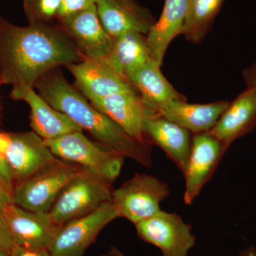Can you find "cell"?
I'll use <instances>...</instances> for the list:
<instances>
[{"label": "cell", "mask_w": 256, "mask_h": 256, "mask_svg": "<svg viewBox=\"0 0 256 256\" xmlns=\"http://www.w3.org/2000/svg\"><path fill=\"white\" fill-rule=\"evenodd\" d=\"M109 255L111 256H124L118 249L116 248L112 247ZM240 256H256V248L250 246L246 248L245 250H242L240 252Z\"/></svg>", "instance_id": "f546056e"}, {"label": "cell", "mask_w": 256, "mask_h": 256, "mask_svg": "<svg viewBox=\"0 0 256 256\" xmlns=\"http://www.w3.org/2000/svg\"><path fill=\"white\" fill-rule=\"evenodd\" d=\"M143 129L148 142L162 148L184 172L191 154V132L158 114L146 118Z\"/></svg>", "instance_id": "e0dca14e"}, {"label": "cell", "mask_w": 256, "mask_h": 256, "mask_svg": "<svg viewBox=\"0 0 256 256\" xmlns=\"http://www.w3.org/2000/svg\"><path fill=\"white\" fill-rule=\"evenodd\" d=\"M82 169L78 165L58 159L15 184L12 203L35 213L47 214L67 184Z\"/></svg>", "instance_id": "5b68a950"}, {"label": "cell", "mask_w": 256, "mask_h": 256, "mask_svg": "<svg viewBox=\"0 0 256 256\" xmlns=\"http://www.w3.org/2000/svg\"><path fill=\"white\" fill-rule=\"evenodd\" d=\"M112 193L110 184L82 168L60 192L47 216L60 227L111 201Z\"/></svg>", "instance_id": "277c9868"}, {"label": "cell", "mask_w": 256, "mask_h": 256, "mask_svg": "<svg viewBox=\"0 0 256 256\" xmlns=\"http://www.w3.org/2000/svg\"><path fill=\"white\" fill-rule=\"evenodd\" d=\"M64 67L75 78L76 88L88 100L136 90L128 79L111 68L104 58L82 56L80 62Z\"/></svg>", "instance_id": "8fae6325"}, {"label": "cell", "mask_w": 256, "mask_h": 256, "mask_svg": "<svg viewBox=\"0 0 256 256\" xmlns=\"http://www.w3.org/2000/svg\"><path fill=\"white\" fill-rule=\"evenodd\" d=\"M89 101L131 137L139 142L149 144L144 136L143 126L148 116L156 114L146 108L137 90L119 92Z\"/></svg>", "instance_id": "2e32d148"}, {"label": "cell", "mask_w": 256, "mask_h": 256, "mask_svg": "<svg viewBox=\"0 0 256 256\" xmlns=\"http://www.w3.org/2000/svg\"><path fill=\"white\" fill-rule=\"evenodd\" d=\"M10 96L13 100H23L30 106V126L34 132L44 140L56 139L69 133L82 131L68 116L54 108L35 92L34 88L12 87Z\"/></svg>", "instance_id": "5bb4252c"}, {"label": "cell", "mask_w": 256, "mask_h": 256, "mask_svg": "<svg viewBox=\"0 0 256 256\" xmlns=\"http://www.w3.org/2000/svg\"><path fill=\"white\" fill-rule=\"evenodd\" d=\"M188 13V0H164L162 12L146 34L152 60L160 66L175 37L182 34Z\"/></svg>", "instance_id": "ffe728a7"}, {"label": "cell", "mask_w": 256, "mask_h": 256, "mask_svg": "<svg viewBox=\"0 0 256 256\" xmlns=\"http://www.w3.org/2000/svg\"><path fill=\"white\" fill-rule=\"evenodd\" d=\"M160 67L151 60L128 79L146 108L158 114L172 101L186 100L166 80Z\"/></svg>", "instance_id": "d6986e66"}, {"label": "cell", "mask_w": 256, "mask_h": 256, "mask_svg": "<svg viewBox=\"0 0 256 256\" xmlns=\"http://www.w3.org/2000/svg\"><path fill=\"white\" fill-rule=\"evenodd\" d=\"M12 203L11 194L0 183V207L4 208Z\"/></svg>", "instance_id": "4dcf8cb0"}, {"label": "cell", "mask_w": 256, "mask_h": 256, "mask_svg": "<svg viewBox=\"0 0 256 256\" xmlns=\"http://www.w3.org/2000/svg\"><path fill=\"white\" fill-rule=\"evenodd\" d=\"M6 226L14 245L34 249H48L60 227L46 214L24 210L11 203L3 208Z\"/></svg>", "instance_id": "4fadbf2b"}, {"label": "cell", "mask_w": 256, "mask_h": 256, "mask_svg": "<svg viewBox=\"0 0 256 256\" xmlns=\"http://www.w3.org/2000/svg\"><path fill=\"white\" fill-rule=\"evenodd\" d=\"M82 60L58 24L18 26L0 18V85L34 88L47 72Z\"/></svg>", "instance_id": "6da1fadb"}, {"label": "cell", "mask_w": 256, "mask_h": 256, "mask_svg": "<svg viewBox=\"0 0 256 256\" xmlns=\"http://www.w3.org/2000/svg\"><path fill=\"white\" fill-rule=\"evenodd\" d=\"M58 159L44 140L34 131L10 133L5 160L14 176L15 184L30 178Z\"/></svg>", "instance_id": "7c38bea8"}, {"label": "cell", "mask_w": 256, "mask_h": 256, "mask_svg": "<svg viewBox=\"0 0 256 256\" xmlns=\"http://www.w3.org/2000/svg\"><path fill=\"white\" fill-rule=\"evenodd\" d=\"M82 56L102 60L110 52L112 38L102 26L96 5L57 20Z\"/></svg>", "instance_id": "9c48e42d"}, {"label": "cell", "mask_w": 256, "mask_h": 256, "mask_svg": "<svg viewBox=\"0 0 256 256\" xmlns=\"http://www.w3.org/2000/svg\"><path fill=\"white\" fill-rule=\"evenodd\" d=\"M256 128V92L246 88L235 100L229 102L210 134L229 148L238 138Z\"/></svg>", "instance_id": "ac0fdd59"}, {"label": "cell", "mask_w": 256, "mask_h": 256, "mask_svg": "<svg viewBox=\"0 0 256 256\" xmlns=\"http://www.w3.org/2000/svg\"><path fill=\"white\" fill-rule=\"evenodd\" d=\"M28 24H48L57 20L62 0H22Z\"/></svg>", "instance_id": "cb8c5ba5"}, {"label": "cell", "mask_w": 256, "mask_h": 256, "mask_svg": "<svg viewBox=\"0 0 256 256\" xmlns=\"http://www.w3.org/2000/svg\"><path fill=\"white\" fill-rule=\"evenodd\" d=\"M11 256H52L48 249H34L14 245L10 250Z\"/></svg>", "instance_id": "83f0119b"}, {"label": "cell", "mask_w": 256, "mask_h": 256, "mask_svg": "<svg viewBox=\"0 0 256 256\" xmlns=\"http://www.w3.org/2000/svg\"><path fill=\"white\" fill-rule=\"evenodd\" d=\"M35 88L54 108L68 116L102 146L151 168V144L131 137L119 124L96 108L76 88L67 82L60 67L42 76Z\"/></svg>", "instance_id": "7a4b0ae2"}, {"label": "cell", "mask_w": 256, "mask_h": 256, "mask_svg": "<svg viewBox=\"0 0 256 256\" xmlns=\"http://www.w3.org/2000/svg\"><path fill=\"white\" fill-rule=\"evenodd\" d=\"M96 8L102 26L112 38L129 32L146 36L156 21L137 0H98Z\"/></svg>", "instance_id": "9a60e30c"}, {"label": "cell", "mask_w": 256, "mask_h": 256, "mask_svg": "<svg viewBox=\"0 0 256 256\" xmlns=\"http://www.w3.org/2000/svg\"><path fill=\"white\" fill-rule=\"evenodd\" d=\"M242 75L246 88L252 89L256 92V62L244 69Z\"/></svg>", "instance_id": "f1b7e54d"}, {"label": "cell", "mask_w": 256, "mask_h": 256, "mask_svg": "<svg viewBox=\"0 0 256 256\" xmlns=\"http://www.w3.org/2000/svg\"><path fill=\"white\" fill-rule=\"evenodd\" d=\"M14 244L10 235L6 220H5L3 208L0 207V248L10 252Z\"/></svg>", "instance_id": "4316f807"}, {"label": "cell", "mask_w": 256, "mask_h": 256, "mask_svg": "<svg viewBox=\"0 0 256 256\" xmlns=\"http://www.w3.org/2000/svg\"><path fill=\"white\" fill-rule=\"evenodd\" d=\"M228 104V101L222 100L207 104H192L186 100H175L158 114L190 132L198 134L208 132L214 127Z\"/></svg>", "instance_id": "44dd1931"}, {"label": "cell", "mask_w": 256, "mask_h": 256, "mask_svg": "<svg viewBox=\"0 0 256 256\" xmlns=\"http://www.w3.org/2000/svg\"><path fill=\"white\" fill-rule=\"evenodd\" d=\"M44 141L57 158L82 166L109 184L120 174L126 158L100 143L92 142L82 131Z\"/></svg>", "instance_id": "3957f363"}, {"label": "cell", "mask_w": 256, "mask_h": 256, "mask_svg": "<svg viewBox=\"0 0 256 256\" xmlns=\"http://www.w3.org/2000/svg\"><path fill=\"white\" fill-rule=\"evenodd\" d=\"M169 195L166 183L151 175L136 174L112 191L111 201L118 217L136 224L161 210L160 204Z\"/></svg>", "instance_id": "8992f818"}, {"label": "cell", "mask_w": 256, "mask_h": 256, "mask_svg": "<svg viewBox=\"0 0 256 256\" xmlns=\"http://www.w3.org/2000/svg\"><path fill=\"white\" fill-rule=\"evenodd\" d=\"M118 218L112 201L58 228L48 247L52 256H82L106 225Z\"/></svg>", "instance_id": "52a82bcc"}, {"label": "cell", "mask_w": 256, "mask_h": 256, "mask_svg": "<svg viewBox=\"0 0 256 256\" xmlns=\"http://www.w3.org/2000/svg\"><path fill=\"white\" fill-rule=\"evenodd\" d=\"M98 1V0H62V6H60V14L57 20L67 15L86 9L92 5H96Z\"/></svg>", "instance_id": "d4e9b609"}, {"label": "cell", "mask_w": 256, "mask_h": 256, "mask_svg": "<svg viewBox=\"0 0 256 256\" xmlns=\"http://www.w3.org/2000/svg\"><path fill=\"white\" fill-rule=\"evenodd\" d=\"M0 183L10 194H12L15 180L6 160L0 158Z\"/></svg>", "instance_id": "484cf974"}, {"label": "cell", "mask_w": 256, "mask_h": 256, "mask_svg": "<svg viewBox=\"0 0 256 256\" xmlns=\"http://www.w3.org/2000/svg\"><path fill=\"white\" fill-rule=\"evenodd\" d=\"M227 150L228 148L210 131L194 134L188 166L183 173L186 181L184 195L186 204H191L200 194Z\"/></svg>", "instance_id": "30bf717a"}, {"label": "cell", "mask_w": 256, "mask_h": 256, "mask_svg": "<svg viewBox=\"0 0 256 256\" xmlns=\"http://www.w3.org/2000/svg\"><path fill=\"white\" fill-rule=\"evenodd\" d=\"M225 0H188L182 34L195 44L201 43L212 28Z\"/></svg>", "instance_id": "603a6c76"}, {"label": "cell", "mask_w": 256, "mask_h": 256, "mask_svg": "<svg viewBox=\"0 0 256 256\" xmlns=\"http://www.w3.org/2000/svg\"><path fill=\"white\" fill-rule=\"evenodd\" d=\"M134 225L140 238L159 248L162 256H188L196 244L191 226L176 214L161 210Z\"/></svg>", "instance_id": "ba28073f"}, {"label": "cell", "mask_w": 256, "mask_h": 256, "mask_svg": "<svg viewBox=\"0 0 256 256\" xmlns=\"http://www.w3.org/2000/svg\"><path fill=\"white\" fill-rule=\"evenodd\" d=\"M104 60L116 72L129 79L152 60L146 35L129 32L112 38L110 52Z\"/></svg>", "instance_id": "7402d4cb"}, {"label": "cell", "mask_w": 256, "mask_h": 256, "mask_svg": "<svg viewBox=\"0 0 256 256\" xmlns=\"http://www.w3.org/2000/svg\"><path fill=\"white\" fill-rule=\"evenodd\" d=\"M0 256H11L9 252L4 250V249L0 248Z\"/></svg>", "instance_id": "1f68e13d"}]
</instances>
